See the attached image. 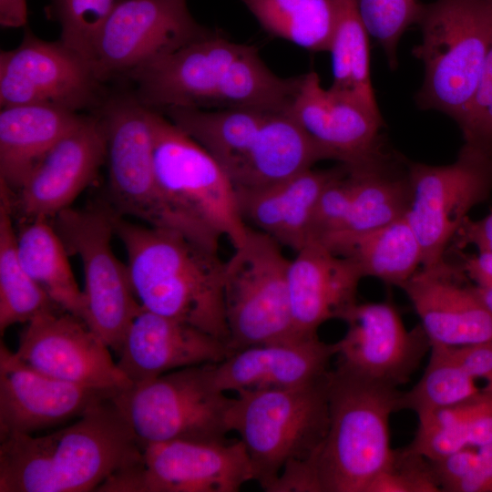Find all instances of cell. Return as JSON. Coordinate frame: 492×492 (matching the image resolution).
<instances>
[{
  "instance_id": "obj_23",
  "label": "cell",
  "mask_w": 492,
  "mask_h": 492,
  "mask_svg": "<svg viewBox=\"0 0 492 492\" xmlns=\"http://www.w3.org/2000/svg\"><path fill=\"white\" fill-rule=\"evenodd\" d=\"M117 354L118 368L136 384L178 369L220 363L231 351L224 341L141 306Z\"/></svg>"
},
{
  "instance_id": "obj_12",
  "label": "cell",
  "mask_w": 492,
  "mask_h": 492,
  "mask_svg": "<svg viewBox=\"0 0 492 492\" xmlns=\"http://www.w3.org/2000/svg\"><path fill=\"white\" fill-rule=\"evenodd\" d=\"M116 213L103 202L85 209L69 207L51 221L68 254L81 261L86 323L117 354L141 305L133 292L127 264L117 258L111 246Z\"/></svg>"
},
{
  "instance_id": "obj_24",
  "label": "cell",
  "mask_w": 492,
  "mask_h": 492,
  "mask_svg": "<svg viewBox=\"0 0 492 492\" xmlns=\"http://www.w3.org/2000/svg\"><path fill=\"white\" fill-rule=\"evenodd\" d=\"M336 354V343L297 336L234 352L213 364V376L221 391L237 395L294 388L323 379Z\"/></svg>"
},
{
  "instance_id": "obj_30",
  "label": "cell",
  "mask_w": 492,
  "mask_h": 492,
  "mask_svg": "<svg viewBox=\"0 0 492 492\" xmlns=\"http://www.w3.org/2000/svg\"><path fill=\"white\" fill-rule=\"evenodd\" d=\"M16 248L25 270L51 300L86 322L83 290L75 280L69 254L51 220H24L16 231Z\"/></svg>"
},
{
  "instance_id": "obj_7",
  "label": "cell",
  "mask_w": 492,
  "mask_h": 492,
  "mask_svg": "<svg viewBox=\"0 0 492 492\" xmlns=\"http://www.w3.org/2000/svg\"><path fill=\"white\" fill-rule=\"evenodd\" d=\"M327 375L288 389L237 395L228 428L240 436L253 475L268 491L289 464L313 458L329 426Z\"/></svg>"
},
{
  "instance_id": "obj_3",
  "label": "cell",
  "mask_w": 492,
  "mask_h": 492,
  "mask_svg": "<svg viewBox=\"0 0 492 492\" xmlns=\"http://www.w3.org/2000/svg\"><path fill=\"white\" fill-rule=\"evenodd\" d=\"M114 231L126 250L128 275L139 304L228 344L225 261L219 251L175 230L135 224L118 212Z\"/></svg>"
},
{
  "instance_id": "obj_40",
  "label": "cell",
  "mask_w": 492,
  "mask_h": 492,
  "mask_svg": "<svg viewBox=\"0 0 492 492\" xmlns=\"http://www.w3.org/2000/svg\"><path fill=\"white\" fill-rule=\"evenodd\" d=\"M448 348L455 359L473 378L484 379L487 386H492V339Z\"/></svg>"
},
{
  "instance_id": "obj_31",
  "label": "cell",
  "mask_w": 492,
  "mask_h": 492,
  "mask_svg": "<svg viewBox=\"0 0 492 492\" xmlns=\"http://www.w3.org/2000/svg\"><path fill=\"white\" fill-rule=\"evenodd\" d=\"M336 22L329 46L333 83L331 90L352 97L371 111L381 114L371 80L369 34L354 0H334Z\"/></svg>"
},
{
  "instance_id": "obj_2",
  "label": "cell",
  "mask_w": 492,
  "mask_h": 492,
  "mask_svg": "<svg viewBox=\"0 0 492 492\" xmlns=\"http://www.w3.org/2000/svg\"><path fill=\"white\" fill-rule=\"evenodd\" d=\"M112 397L56 432L0 438V492L97 491L137 461L141 446Z\"/></svg>"
},
{
  "instance_id": "obj_20",
  "label": "cell",
  "mask_w": 492,
  "mask_h": 492,
  "mask_svg": "<svg viewBox=\"0 0 492 492\" xmlns=\"http://www.w3.org/2000/svg\"><path fill=\"white\" fill-rule=\"evenodd\" d=\"M288 110L327 159L353 166L385 152L380 137L381 114L352 97L324 88L313 71L300 76Z\"/></svg>"
},
{
  "instance_id": "obj_33",
  "label": "cell",
  "mask_w": 492,
  "mask_h": 492,
  "mask_svg": "<svg viewBox=\"0 0 492 492\" xmlns=\"http://www.w3.org/2000/svg\"><path fill=\"white\" fill-rule=\"evenodd\" d=\"M261 26L313 52L328 51L336 22L334 0H241Z\"/></svg>"
},
{
  "instance_id": "obj_39",
  "label": "cell",
  "mask_w": 492,
  "mask_h": 492,
  "mask_svg": "<svg viewBox=\"0 0 492 492\" xmlns=\"http://www.w3.org/2000/svg\"><path fill=\"white\" fill-rule=\"evenodd\" d=\"M458 407L467 445L479 447L492 443V386L481 388Z\"/></svg>"
},
{
  "instance_id": "obj_14",
  "label": "cell",
  "mask_w": 492,
  "mask_h": 492,
  "mask_svg": "<svg viewBox=\"0 0 492 492\" xmlns=\"http://www.w3.org/2000/svg\"><path fill=\"white\" fill-rule=\"evenodd\" d=\"M250 481L252 469L240 439H179L141 446L138 459L97 491L237 492Z\"/></svg>"
},
{
  "instance_id": "obj_25",
  "label": "cell",
  "mask_w": 492,
  "mask_h": 492,
  "mask_svg": "<svg viewBox=\"0 0 492 492\" xmlns=\"http://www.w3.org/2000/svg\"><path fill=\"white\" fill-rule=\"evenodd\" d=\"M290 262L288 286L293 323L302 336L318 335L330 320L343 321L358 303L360 268L322 243H306Z\"/></svg>"
},
{
  "instance_id": "obj_21",
  "label": "cell",
  "mask_w": 492,
  "mask_h": 492,
  "mask_svg": "<svg viewBox=\"0 0 492 492\" xmlns=\"http://www.w3.org/2000/svg\"><path fill=\"white\" fill-rule=\"evenodd\" d=\"M116 392L62 381L22 362L0 344V438L30 434L81 416Z\"/></svg>"
},
{
  "instance_id": "obj_13",
  "label": "cell",
  "mask_w": 492,
  "mask_h": 492,
  "mask_svg": "<svg viewBox=\"0 0 492 492\" xmlns=\"http://www.w3.org/2000/svg\"><path fill=\"white\" fill-rule=\"evenodd\" d=\"M412 200L406 218L419 241L421 267L446 254L457 230L476 205L492 192V150L466 144L447 165L406 159Z\"/></svg>"
},
{
  "instance_id": "obj_15",
  "label": "cell",
  "mask_w": 492,
  "mask_h": 492,
  "mask_svg": "<svg viewBox=\"0 0 492 492\" xmlns=\"http://www.w3.org/2000/svg\"><path fill=\"white\" fill-rule=\"evenodd\" d=\"M88 59L62 41L29 28L21 43L0 52V106L46 105L94 112L106 97Z\"/></svg>"
},
{
  "instance_id": "obj_17",
  "label": "cell",
  "mask_w": 492,
  "mask_h": 492,
  "mask_svg": "<svg viewBox=\"0 0 492 492\" xmlns=\"http://www.w3.org/2000/svg\"><path fill=\"white\" fill-rule=\"evenodd\" d=\"M15 355L36 370L85 387L118 392L131 382L110 349L81 318L60 307L26 323Z\"/></svg>"
},
{
  "instance_id": "obj_22",
  "label": "cell",
  "mask_w": 492,
  "mask_h": 492,
  "mask_svg": "<svg viewBox=\"0 0 492 492\" xmlns=\"http://www.w3.org/2000/svg\"><path fill=\"white\" fill-rule=\"evenodd\" d=\"M461 264L444 257L420 267L401 288L432 345L459 347L492 339V313Z\"/></svg>"
},
{
  "instance_id": "obj_4",
  "label": "cell",
  "mask_w": 492,
  "mask_h": 492,
  "mask_svg": "<svg viewBox=\"0 0 492 492\" xmlns=\"http://www.w3.org/2000/svg\"><path fill=\"white\" fill-rule=\"evenodd\" d=\"M288 109L170 108L159 112L203 147L239 190L281 181L327 159Z\"/></svg>"
},
{
  "instance_id": "obj_26",
  "label": "cell",
  "mask_w": 492,
  "mask_h": 492,
  "mask_svg": "<svg viewBox=\"0 0 492 492\" xmlns=\"http://www.w3.org/2000/svg\"><path fill=\"white\" fill-rule=\"evenodd\" d=\"M342 169L341 163L326 169L311 168L267 186L236 190L241 216L248 226L297 252L311 241L323 191Z\"/></svg>"
},
{
  "instance_id": "obj_28",
  "label": "cell",
  "mask_w": 492,
  "mask_h": 492,
  "mask_svg": "<svg viewBox=\"0 0 492 492\" xmlns=\"http://www.w3.org/2000/svg\"><path fill=\"white\" fill-rule=\"evenodd\" d=\"M318 242L353 261L364 277L397 287L421 267V246L406 216L373 230L333 234Z\"/></svg>"
},
{
  "instance_id": "obj_1",
  "label": "cell",
  "mask_w": 492,
  "mask_h": 492,
  "mask_svg": "<svg viewBox=\"0 0 492 492\" xmlns=\"http://www.w3.org/2000/svg\"><path fill=\"white\" fill-rule=\"evenodd\" d=\"M133 92L145 106L196 109L286 110L300 77L274 74L251 45L206 35L132 73Z\"/></svg>"
},
{
  "instance_id": "obj_9",
  "label": "cell",
  "mask_w": 492,
  "mask_h": 492,
  "mask_svg": "<svg viewBox=\"0 0 492 492\" xmlns=\"http://www.w3.org/2000/svg\"><path fill=\"white\" fill-rule=\"evenodd\" d=\"M213 364L171 371L114 394L112 399L140 446L179 439H227L232 398L216 385Z\"/></svg>"
},
{
  "instance_id": "obj_8",
  "label": "cell",
  "mask_w": 492,
  "mask_h": 492,
  "mask_svg": "<svg viewBox=\"0 0 492 492\" xmlns=\"http://www.w3.org/2000/svg\"><path fill=\"white\" fill-rule=\"evenodd\" d=\"M152 109V108H151ZM154 168L167 201L202 245L219 251L227 237L245 239L236 190L215 159L162 113L152 109Z\"/></svg>"
},
{
  "instance_id": "obj_19",
  "label": "cell",
  "mask_w": 492,
  "mask_h": 492,
  "mask_svg": "<svg viewBox=\"0 0 492 492\" xmlns=\"http://www.w3.org/2000/svg\"><path fill=\"white\" fill-rule=\"evenodd\" d=\"M107 157L105 133L94 112L83 115L46 154L21 188L10 193L22 220L53 219L97 178Z\"/></svg>"
},
{
  "instance_id": "obj_43",
  "label": "cell",
  "mask_w": 492,
  "mask_h": 492,
  "mask_svg": "<svg viewBox=\"0 0 492 492\" xmlns=\"http://www.w3.org/2000/svg\"><path fill=\"white\" fill-rule=\"evenodd\" d=\"M26 21V0H0V25L3 27H21Z\"/></svg>"
},
{
  "instance_id": "obj_6",
  "label": "cell",
  "mask_w": 492,
  "mask_h": 492,
  "mask_svg": "<svg viewBox=\"0 0 492 492\" xmlns=\"http://www.w3.org/2000/svg\"><path fill=\"white\" fill-rule=\"evenodd\" d=\"M417 25L422 39L412 55L423 63L424 80L416 101L459 125L492 41V0H436L424 5Z\"/></svg>"
},
{
  "instance_id": "obj_37",
  "label": "cell",
  "mask_w": 492,
  "mask_h": 492,
  "mask_svg": "<svg viewBox=\"0 0 492 492\" xmlns=\"http://www.w3.org/2000/svg\"><path fill=\"white\" fill-rule=\"evenodd\" d=\"M431 461L408 446L394 450L388 466L365 492H439Z\"/></svg>"
},
{
  "instance_id": "obj_42",
  "label": "cell",
  "mask_w": 492,
  "mask_h": 492,
  "mask_svg": "<svg viewBox=\"0 0 492 492\" xmlns=\"http://www.w3.org/2000/svg\"><path fill=\"white\" fill-rule=\"evenodd\" d=\"M456 492H492V443L477 447V460Z\"/></svg>"
},
{
  "instance_id": "obj_29",
  "label": "cell",
  "mask_w": 492,
  "mask_h": 492,
  "mask_svg": "<svg viewBox=\"0 0 492 492\" xmlns=\"http://www.w3.org/2000/svg\"><path fill=\"white\" fill-rule=\"evenodd\" d=\"M346 166L352 198L344 229L338 233L373 230L406 216L412 190L405 159L385 152L364 163Z\"/></svg>"
},
{
  "instance_id": "obj_35",
  "label": "cell",
  "mask_w": 492,
  "mask_h": 492,
  "mask_svg": "<svg viewBox=\"0 0 492 492\" xmlns=\"http://www.w3.org/2000/svg\"><path fill=\"white\" fill-rule=\"evenodd\" d=\"M123 1L50 0L46 13L59 25V40L88 59L100 29Z\"/></svg>"
},
{
  "instance_id": "obj_27",
  "label": "cell",
  "mask_w": 492,
  "mask_h": 492,
  "mask_svg": "<svg viewBox=\"0 0 492 492\" xmlns=\"http://www.w3.org/2000/svg\"><path fill=\"white\" fill-rule=\"evenodd\" d=\"M82 114L46 105L1 108L0 183L16 192L50 149Z\"/></svg>"
},
{
  "instance_id": "obj_36",
  "label": "cell",
  "mask_w": 492,
  "mask_h": 492,
  "mask_svg": "<svg viewBox=\"0 0 492 492\" xmlns=\"http://www.w3.org/2000/svg\"><path fill=\"white\" fill-rule=\"evenodd\" d=\"M369 34L382 47L392 69L397 65L398 43L412 25L417 24L424 5L418 0H354Z\"/></svg>"
},
{
  "instance_id": "obj_10",
  "label": "cell",
  "mask_w": 492,
  "mask_h": 492,
  "mask_svg": "<svg viewBox=\"0 0 492 492\" xmlns=\"http://www.w3.org/2000/svg\"><path fill=\"white\" fill-rule=\"evenodd\" d=\"M266 233L248 226L224 262L223 295L231 354L300 335L294 327L288 272L291 261Z\"/></svg>"
},
{
  "instance_id": "obj_32",
  "label": "cell",
  "mask_w": 492,
  "mask_h": 492,
  "mask_svg": "<svg viewBox=\"0 0 492 492\" xmlns=\"http://www.w3.org/2000/svg\"><path fill=\"white\" fill-rule=\"evenodd\" d=\"M7 189L0 183V333L15 323L59 307L28 275L16 248Z\"/></svg>"
},
{
  "instance_id": "obj_5",
  "label": "cell",
  "mask_w": 492,
  "mask_h": 492,
  "mask_svg": "<svg viewBox=\"0 0 492 492\" xmlns=\"http://www.w3.org/2000/svg\"><path fill=\"white\" fill-rule=\"evenodd\" d=\"M329 426L313 458L321 492H365L390 463L401 391L341 366L327 376Z\"/></svg>"
},
{
  "instance_id": "obj_18",
  "label": "cell",
  "mask_w": 492,
  "mask_h": 492,
  "mask_svg": "<svg viewBox=\"0 0 492 492\" xmlns=\"http://www.w3.org/2000/svg\"><path fill=\"white\" fill-rule=\"evenodd\" d=\"M336 343L338 366L398 387L410 381L431 342L421 324L407 330L389 302L357 303L346 315Z\"/></svg>"
},
{
  "instance_id": "obj_38",
  "label": "cell",
  "mask_w": 492,
  "mask_h": 492,
  "mask_svg": "<svg viewBox=\"0 0 492 492\" xmlns=\"http://www.w3.org/2000/svg\"><path fill=\"white\" fill-rule=\"evenodd\" d=\"M458 126L465 144L492 150V41L475 96Z\"/></svg>"
},
{
  "instance_id": "obj_11",
  "label": "cell",
  "mask_w": 492,
  "mask_h": 492,
  "mask_svg": "<svg viewBox=\"0 0 492 492\" xmlns=\"http://www.w3.org/2000/svg\"><path fill=\"white\" fill-rule=\"evenodd\" d=\"M94 113L106 138L108 203L121 216L175 230L196 241L159 190L154 168L152 109L131 92L107 95Z\"/></svg>"
},
{
  "instance_id": "obj_34",
  "label": "cell",
  "mask_w": 492,
  "mask_h": 492,
  "mask_svg": "<svg viewBox=\"0 0 492 492\" xmlns=\"http://www.w3.org/2000/svg\"><path fill=\"white\" fill-rule=\"evenodd\" d=\"M446 346L432 345L427 365L420 380L402 392L399 410L407 409L421 416L465 402L481 388Z\"/></svg>"
},
{
  "instance_id": "obj_16",
  "label": "cell",
  "mask_w": 492,
  "mask_h": 492,
  "mask_svg": "<svg viewBox=\"0 0 492 492\" xmlns=\"http://www.w3.org/2000/svg\"><path fill=\"white\" fill-rule=\"evenodd\" d=\"M186 0H125L100 29L89 62L104 84L127 77L206 35Z\"/></svg>"
},
{
  "instance_id": "obj_41",
  "label": "cell",
  "mask_w": 492,
  "mask_h": 492,
  "mask_svg": "<svg viewBox=\"0 0 492 492\" xmlns=\"http://www.w3.org/2000/svg\"><path fill=\"white\" fill-rule=\"evenodd\" d=\"M455 251L474 245L481 251L492 252V211L483 219L466 217L452 240Z\"/></svg>"
}]
</instances>
